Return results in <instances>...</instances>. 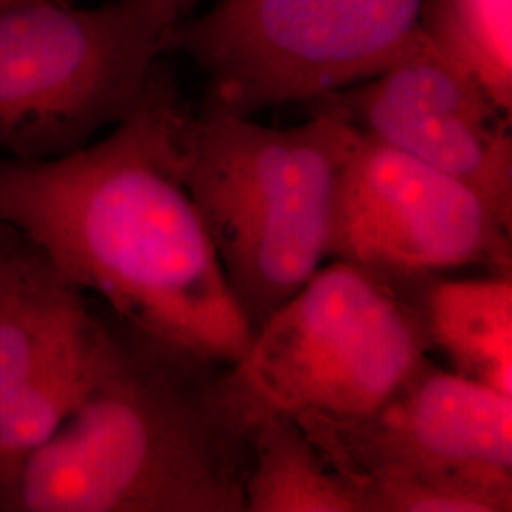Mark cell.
I'll use <instances>...</instances> for the list:
<instances>
[{"label":"cell","instance_id":"cell-1","mask_svg":"<svg viewBox=\"0 0 512 512\" xmlns=\"http://www.w3.org/2000/svg\"><path fill=\"white\" fill-rule=\"evenodd\" d=\"M179 109L162 63L139 109L105 137L54 160H0V222L103 298L120 327L236 365L253 330L179 175Z\"/></svg>","mask_w":512,"mask_h":512},{"label":"cell","instance_id":"cell-2","mask_svg":"<svg viewBox=\"0 0 512 512\" xmlns=\"http://www.w3.org/2000/svg\"><path fill=\"white\" fill-rule=\"evenodd\" d=\"M260 412L234 365L116 323L80 403L25 461L10 512H245Z\"/></svg>","mask_w":512,"mask_h":512},{"label":"cell","instance_id":"cell-3","mask_svg":"<svg viewBox=\"0 0 512 512\" xmlns=\"http://www.w3.org/2000/svg\"><path fill=\"white\" fill-rule=\"evenodd\" d=\"M293 128L181 109L175 156L228 287L253 330L329 258L338 181L359 129L323 101Z\"/></svg>","mask_w":512,"mask_h":512},{"label":"cell","instance_id":"cell-4","mask_svg":"<svg viewBox=\"0 0 512 512\" xmlns=\"http://www.w3.org/2000/svg\"><path fill=\"white\" fill-rule=\"evenodd\" d=\"M183 18L173 0L0 6V160L44 162L129 118Z\"/></svg>","mask_w":512,"mask_h":512},{"label":"cell","instance_id":"cell-5","mask_svg":"<svg viewBox=\"0 0 512 512\" xmlns=\"http://www.w3.org/2000/svg\"><path fill=\"white\" fill-rule=\"evenodd\" d=\"M368 512H511L512 397L429 357L359 418L294 416Z\"/></svg>","mask_w":512,"mask_h":512},{"label":"cell","instance_id":"cell-6","mask_svg":"<svg viewBox=\"0 0 512 512\" xmlns=\"http://www.w3.org/2000/svg\"><path fill=\"white\" fill-rule=\"evenodd\" d=\"M418 281L334 260L256 330L234 365L258 410L359 418L429 357Z\"/></svg>","mask_w":512,"mask_h":512},{"label":"cell","instance_id":"cell-7","mask_svg":"<svg viewBox=\"0 0 512 512\" xmlns=\"http://www.w3.org/2000/svg\"><path fill=\"white\" fill-rule=\"evenodd\" d=\"M421 0H217L179 19L169 52L202 71L205 109L253 116L385 71L420 31Z\"/></svg>","mask_w":512,"mask_h":512},{"label":"cell","instance_id":"cell-8","mask_svg":"<svg viewBox=\"0 0 512 512\" xmlns=\"http://www.w3.org/2000/svg\"><path fill=\"white\" fill-rule=\"evenodd\" d=\"M511 232L471 186L359 131L338 181L329 256L395 283L469 266L512 275Z\"/></svg>","mask_w":512,"mask_h":512},{"label":"cell","instance_id":"cell-9","mask_svg":"<svg viewBox=\"0 0 512 512\" xmlns=\"http://www.w3.org/2000/svg\"><path fill=\"white\" fill-rule=\"evenodd\" d=\"M110 334L112 325L90 310L84 293L6 226L0 239V512H10L25 461L92 384Z\"/></svg>","mask_w":512,"mask_h":512},{"label":"cell","instance_id":"cell-10","mask_svg":"<svg viewBox=\"0 0 512 512\" xmlns=\"http://www.w3.org/2000/svg\"><path fill=\"white\" fill-rule=\"evenodd\" d=\"M317 101L366 135L471 186L512 224L511 114L421 27L385 71Z\"/></svg>","mask_w":512,"mask_h":512},{"label":"cell","instance_id":"cell-11","mask_svg":"<svg viewBox=\"0 0 512 512\" xmlns=\"http://www.w3.org/2000/svg\"><path fill=\"white\" fill-rule=\"evenodd\" d=\"M418 298L433 349L454 372L512 397V275L425 277Z\"/></svg>","mask_w":512,"mask_h":512},{"label":"cell","instance_id":"cell-12","mask_svg":"<svg viewBox=\"0 0 512 512\" xmlns=\"http://www.w3.org/2000/svg\"><path fill=\"white\" fill-rule=\"evenodd\" d=\"M245 512H368L294 416L262 410L253 435Z\"/></svg>","mask_w":512,"mask_h":512},{"label":"cell","instance_id":"cell-13","mask_svg":"<svg viewBox=\"0 0 512 512\" xmlns=\"http://www.w3.org/2000/svg\"><path fill=\"white\" fill-rule=\"evenodd\" d=\"M420 27L511 114L512 0H421Z\"/></svg>","mask_w":512,"mask_h":512},{"label":"cell","instance_id":"cell-14","mask_svg":"<svg viewBox=\"0 0 512 512\" xmlns=\"http://www.w3.org/2000/svg\"><path fill=\"white\" fill-rule=\"evenodd\" d=\"M175 2V6L179 8V12H181V16H190L192 14V10L198 6V2L200 0H173Z\"/></svg>","mask_w":512,"mask_h":512},{"label":"cell","instance_id":"cell-15","mask_svg":"<svg viewBox=\"0 0 512 512\" xmlns=\"http://www.w3.org/2000/svg\"><path fill=\"white\" fill-rule=\"evenodd\" d=\"M10 2H19V0H0V6L2 4H10Z\"/></svg>","mask_w":512,"mask_h":512},{"label":"cell","instance_id":"cell-16","mask_svg":"<svg viewBox=\"0 0 512 512\" xmlns=\"http://www.w3.org/2000/svg\"><path fill=\"white\" fill-rule=\"evenodd\" d=\"M4 228H6V226L0 222V239H2V236H4Z\"/></svg>","mask_w":512,"mask_h":512},{"label":"cell","instance_id":"cell-17","mask_svg":"<svg viewBox=\"0 0 512 512\" xmlns=\"http://www.w3.org/2000/svg\"><path fill=\"white\" fill-rule=\"evenodd\" d=\"M63 2H73V0H63Z\"/></svg>","mask_w":512,"mask_h":512}]
</instances>
